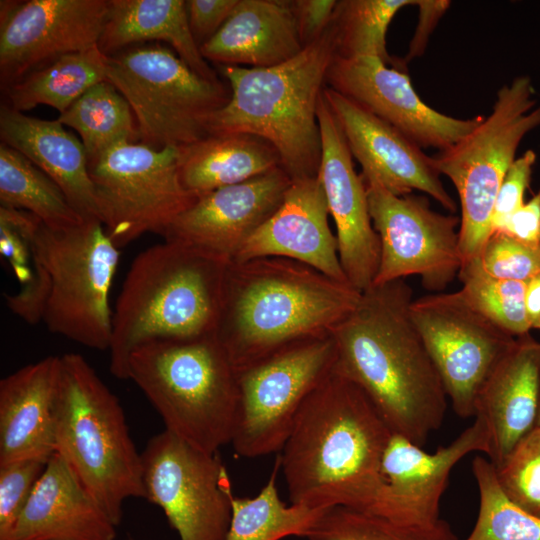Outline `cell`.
<instances>
[{
  "label": "cell",
  "instance_id": "603a6c76",
  "mask_svg": "<svg viewBox=\"0 0 540 540\" xmlns=\"http://www.w3.org/2000/svg\"><path fill=\"white\" fill-rule=\"evenodd\" d=\"M540 407V342L518 337L484 382L475 417L488 431V457L496 468L536 426Z\"/></svg>",
  "mask_w": 540,
  "mask_h": 540
},
{
  "label": "cell",
  "instance_id": "ffe728a7",
  "mask_svg": "<svg viewBox=\"0 0 540 540\" xmlns=\"http://www.w3.org/2000/svg\"><path fill=\"white\" fill-rule=\"evenodd\" d=\"M291 181L279 167L201 195L161 235L230 264L281 205Z\"/></svg>",
  "mask_w": 540,
  "mask_h": 540
},
{
  "label": "cell",
  "instance_id": "d4e9b609",
  "mask_svg": "<svg viewBox=\"0 0 540 540\" xmlns=\"http://www.w3.org/2000/svg\"><path fill=\"white\" fill-rule=\"evenodd\" d=\"M116 525L54 453L11 540H115Z\"/></svg>",
  "mask_w": 540,
  "mask_h": 540
},
{
  "label": "cell",
  "instance_id": "bcb514c9",
  "mask_svg": "<svg viewBox=\"0 0 540 540\" xmlns=\"http://www.w3.org/2000/svg\"><path fill=\"white\" fill-rule=\"evenodd\" d=\"M498 231L522 242L540 245V190Z\"/></svg>",
  "mask_w": 540,
  "mask_h": 540
},
{
  "label": "cell",
  "instance_id": "74e56055",
  "mask_svg": "<svg viewBox=\"0 0 540 540\" xmlns=\"http://www.w3.org/2000/svg\"><path fill=\"white\" fill-rule=\"evenodd\" d=\"M306 538L308 540H459L449 523L443 519L429 527L405 526L343 506L326 509Z\"/></svg>",
  "mask_w": 540,
  "mask_h": 540
},
{
  "label": "cell",
  "instance_id": "e0dca14e",
  "mask_svg": "<svg viewBox=\"0 0 540 540\" xmlns=\"http://www.w3.org/2000/svg\"><path fill=\"white\" fill-rule=\"evenodd\" d=\"M488 451V431L478 417L433 453L392 433L381 460V486L366 512L400 525L433 526L441 520L440 502L453 467L469 453Z\"/></svg>",
  "mask_w": 540,
  "mask_h": 540
},
{
  "label": "cell",
  "instance_id": "c3c4849f",
  "mask_svg": "<svg viewBox=\"0 0 540 540\" xmlns=\"http://www.w3.org/2000/svg\"><path fill=\"white\" fill-rule=\"evenodd\" d=\"M537 426H540V407H539V415H538Z\"/></svg>",
  "mask_w": 540,
  "mask_h": 540
},
{
  "label": "cell",
  "instance_id": "681fc988",
  "mask_svg": "<svg viewBox=\"0 0 540 540\" xmlns=\"http://www.w3.org/2000/svg\"><path fill=\"white\" fill-rule=\"evenodd\" d=\"M127 540H134L133 538L129 537Z\"/></svg>",
  "mask_w": 540,
  "mask_h": 540
},
{
  "label": "cell",
  "instance_id": "5b68a950",
  "mask_svg": "<svg viewBox=\"0 0 540 540\" xmlns=\"http://www.w3.org/2000/svg\"><path fill=\"white\" fill-rule=\"evenodd\" d=\"M228 265L166 240L140 252L113 311L112 375L128 379L129 356L146 342L215 334Z\"/></svg>",
  "mask_w": 540,
  "mask_h": 540
},
{
  "label": "cell",
  "instance_id": "f35d334b",
  "mask_svg": "<svg viewBox=\"0 0 540 540\" xmlns=\"http://www.w3.org/2000/svg\"><path fill=\"white\" fill-rule=\"evenodd\" d=\"M495 473L508 500L540 517V426L514 447Z\"/></svg>",
  "mask_w": 540,
  "mask_h": 540
},
{
  "label": "cell",
  "instance_id": "f1b7e54d",
  "mask_svg": "<svg viewBox=\"0 0 540 540\" xmlns=\"http://www.w3.org/2000/svg\"><path fill=\"white\" fill-rule=\"evenodd\" d=\"M178 150L180 181L187 191L197 196L281 167L274 147L250 134L208 135Z\"/></svg>",
  "mask_w": 540,
  "mask_h": 540
},
{
  "label": "cell",
  "instance_id": "83f0119b",
  "mask_svg": "<svg viewBox=\"0 0 540 540\" xmlns=\"http://www.w3.org/2000/svg\"><path fill=\"white\" fill-rule=\"evenodd\" d=\"M165 42L198 75L221 81L202 56L190 30L183 0H109L103 32L98 42L109 56L127 47Z\"/></svg>",
  "mask_w": 540,
  "mask_h": 540
},
{
  "label": "cell",
  "instance_id": "8992f818",
  "mask_svg": "<svg viewBox=\"0 0 540 540\" xmlns=\"http://www.w3.org/2000/svg\"><path fill=\"white\" fill-rule=\"evenodd\" d=\"M127 373L158 412L165 430L210 454L231 444L237 370L215 334L141 344L129 356Z\"/></svg>",
  "mask_w": 540,
  "mask_h": 540
},
{
  "label": "cell",
  "instance_id": "277c9868",
  "mask_svg": "<svg viewBox=\"0 0 540 540\" xmlns=\"http://www.w3.org/2000/svg\"><path fill=\"white\" fill-rule=\"evenodd\" d=\"M335 56L331 20L318 39L284 63L268 68L219 66L230 97L210 117L209 135L257 136L274 147L291 180L317 178L321 160L317 110Z\"/></svg>",
  "mask_w": 540,
  "mask_h": 540
},
{
  "label": "cell",
  "instance_id": "4fadbf2b",
  "mask_svg": "<svg viewBox=\"0 0 540 540\" xmlns=\"http://www.w3.org/2000/svg\"><path fill=\"white\" fill-rule=\"evenodd\" d=\"M145 499L160 507L180 540H225L233 491L217 453L200 451L171 432L141 453Z\"/></svg>",
  "mask_w": 540,
  "mask_h": 540
},
{
  "label": "cell",
  "instance_id": "7a4b0ae2",
  "mask_svg": "<svg viewBox=\"0 0 540 540\" xmlns=\"http://www.w3.org/2000/svg\"><path fill=\"white\" fill-rule=\"evenodd\" d=\"M391 435L364 392L333 368L305 401L277 454L290 503L368 511Z\"/></svg>",
  "mask_w": 540,
  "mask_h": 540
},
{
  "label": "cell",
  "instance_id": "6da1fadb",
  "mask_svg": "<svg viewBox=\"0 0 540 540\" xmlns=\"http://www.w3.org/2000/svg\"><path fill=\"white\" fill-rule=\"evenodd\" d=\"M405 279L373 284L334 328V369L355 383L392 433L423 447L447 408L441 377L409 312Z\"/></svg>",
  "mask_w": 540,
  "mask_h": 540
},
{
  "label": "cell",
  "instance_id": "ba28073f",
  "mask_svg": "<svg viewBox=\"0 0 540 540\" xmlns=\"http://www.w3.org/2000/svg\"><path fill=\"white\" fill-rule=\"evenodd\" d=\"M534 93L529 76L515 77L498 90L486 118L456 143L431 156L436 171L448 177L458 193L462 264L479 257L492 234L496 197L517 148L540 126V106H536Z\"/></svg>",
  "mask_w": 540,
  "mask_h": 540
},
{
  "label": "cell",
  "instance_id": "d590c367",
  "mask_svg": "<svg viewBox=\"0 0 540 540\" xmlns=\"http://www.w3.org/2000/svg\"><path fill=\"white\" fill-rule=\"evenodd\" d=\"M472 473L479 491V510L473 530L465 540H540V517L507 499L489 460L476 456Z\"/></svg>",
  "mask_w": 540,
  "mask_h": 540
},
{
  "label": "cell",
  "instance_id": "7c38bea8",
  "mask_svg": "<svg viewBox=\"0 0 540 540\" xmlns=\"http://www.w3.org/2000/svg\"><path fill=\"white\" fill-rule=\"evenodd\" d=\"M334 364L329 335L293 344L237 370L234 451L245 458L279 453L305 401Z\"/></svg>",
  "mask_w": 540,
  "mask_h": 540
},
{
  "label": "cell",
  "instance_id": "9a60e30c",
  "mask_svg": "<svg viewBox=\"0 0 540 540\" xmlns=\"http://www.w3.org/2000/svg\"><path fill=\"white\" fill-rule=\"evenodd\" d=\"M364 182L380 241V263L373 284L418 275L424 288L442 291L462 264L460 218L436 212L425 195L398 196L375 180Z\"/></svg>",
  "mask_w": 540,
  "mask_h": 540
},
{
  "label": "cell",
  "instance_id": "8fae6325",
  "mask_svg": "<svg viewBox=\"0 0 540 540\" xmlns=\"http://www.w3.org/2000/svg\"><path fill=\"white\" fill-rule=\"evenodd\" d=\"M178 154L173 146L126 143L88 164L99 221L118 248L161 235L199 197L180 181Z\"/></svg>",
  "mask_w": 540,
  "mask_h": 540
},
{
  "label": "cell",
  "instance_id": "8d00e7d4",
  "mask_svg": "<svg viewBox=\"0 0 540 540\" xmlns=\"http://www.w3.org/2000/svg\"><path fill=\"white\" fill-rule=\"evenodd\" d=\"M458 277L459 291L473 308L516 338L529 334L525 282L487 274L478 258L463 263Z\"/></svg>",
  "mask_w": 540,
  "mask_h": 540
},
{
  "label": "cell",
  "instance_id": "b9f144b4",
  "mask_svg": "<svg viewBox=\"0 0 540 540\" xmlns=\"http://www.w3.org/2000/svg\"><path fill=\"white\" fill-rule=\"evenodd\" d=\"M536 159V153L530 149L512 162L496 197L492 214V232L500 230L506 221L525 204L524 194L530 185Z\"/></svg>",
  "mask_w": 540,
  "mask_h": 540
},
{
  "label": "cell",
  "instance_id": "52a82bcc",
  "mask_svg": "<svg viewBox=\"0 0 540 540\" xmlns=\"http://www.w3.org/2000/svg\"><path fill=\"white\" fill-rule=\"evenodd\" d=\"M55 442V453L116 526L127 499L145 498L142 456L124 410L77 353L60 356Z\"/></svg>",
  "mask_w": 540,
  "mask_h": 540
},
{
  "label": "cell",
  "instance_id": "cb8c5ba5",
  "mask_svg": "<svg viewBox=\"0 0 540 540\" xmlns=\"http://www.w3.org/2000/svg\"><path fill=\"white\" fill-rule=\"evenodd\" d=\"M59 364L60 356H49L0 381V465L56 452Z\"/></svg>",
  "mask_w": 540,
  "mask_h": 540
},
{
  "label": "cell",
  "instance_id": "484cf974",
  "mask_svg": "<svg viewBox=\"0 0 540 540\" xmlns=\"http://www.w3.org/2000/svg\"><path fill=\"white\" fill-rule=\"evenodd\" d=\"M303 48L291 0H238L200 51L218 66L268 68L292 59Z\"/></svg>",
  "mask_w": 540,
  "mask_h": 540
},
{
  "label": "cell",
  "instance_id": "e575fe53",
  "mask_svg": "<svg viewBox=\"0 0 540 540\" xmlns=\"http://www.w3.org/2000/svg\"><path fill=\"white\" fill-rule=\"evenodd\" d=\"M415 0H341L333 15L336 56L376 57L405 70L404 60L392 58L386 48V33L395 14Z\"/></svg>",
  "mask_w": 540,
  "mask_h": 540
},
{
  "label": "cell",
  "instance_id": "ab89813d",
  "mask_svg": "<svg viewBox=\"0 0 540 540\" xmlns=\"http://www.w3.org/2000/svg\"><path fill=\"white\" fill-rule=\"evenodd\" d=\"M489 275L507 280L527 282L540 274V245L517 240L494 231L478 257Z\"/></svg>",
  "mask_w": 540,
  "mask_h": 540
},
{
  "label": "cell",
  "instance_id": "4dcf8cb0",
  "mask_svg": "<svg viewBox=\"0 0 540 540\" xmlns=\"http://www.w3.org/2000/svg\"><path fill=\"white\" fill-rule=\"evenodd\" d=\"M102 81H107V55L94 46L60 56L4 88L5 103L22 113L47 105L61 114Z\"/></svg>",
  "mask_w": 540,
  "mask_h": 540
},
{
  "label": "cell",
  "instance_id": "4316f807",
  "mask_svg": "<svg viewBox=\"0 0 540 540\" xmlns=\"http://www.w3.org/2000/svg\"><path fill=\"white\" fill-rule=\"evenodd\" d=\"M1 142L49 175L84 218L99 220L84 146L56 120H43L0 107Z\"/></svg>",
  "mask_w": 540,
  "mask_h": 540
},
{
  "label": "cell",
  "instance_id": "7bdbcfd3",
  "mask_svg": "<svg viewBox=\"0 0 540 540\" xmlns=\"http://www.w3.org/2000/svg\"><path fill=\"white\" fill-rule=\"evenodd\" d=\"M185 3L190 30L201 47L224 25L238 0H188Z\"/></svg>",
  "mask_w": 540,
  "mask_h": 540
},
{
  "label": "cell",
  "instance_id": "7402d4cb",
  "mask_svg": "<svg viewBox=\"0 0 540 540\" xmlns=\"http://www.w3.org/2000/svg\"><path fill=\"white\" fill-rule=\"evenodd\" d=\"M328 216L319 179L292 180L281 205L249 238L233 262L261 257L287 258L349 283Z\"/></svg>",
  "mask_w": 540,
  "mask_h": 540
},
{
  "label": "cell",
  "instance_id": "44dd1931",
  "mask_svg": "<svg viewBox=\"0 0 540 540\" xmlns=\"http://www.w3.org/2000/svg\"><path fill=\"white\" fill-rule=\"evenodd\" d=\"M322 93L361 165L364 180H375L398 196L421 191L450 213L456 211L431 156L421 147L332 88L325 86Z\"/></svg>",
  "mask_w": 540,
  "mask_h": 540
},
{
  "label": "cell",
  "instance_id": "ee69618b",
  "mask_svg": "<svg viewBox=\"0 0 540 540\" xmlns=\"http://www.w3.org/2000/svg\"><path fill=\"white\" fill-rule=\"evenodd\" d=\"M336 0H294L292 8L300 40L305 47L318 39L333 18Z\"/></svg>",
  "mask_w": 540,
  "mask_h": 540
},
{
  "label": "cell",
  "instance_id": "f546056e",
  "mask_svg": "<svg viewBox=\"0 0 540 540\" xmlns=\"http://www.w3.org/2000/svg\"><path fill=\"white\" fill-rule=\"evenodd\" d=\"M41 220L21 209L0 206V253L20 284L4 294L8 308L29 324L42 321L49 291V276L40 251Z\"/></svg>",
  "mask_w": 540,
  "mask_h": 540
},
{
  "label": "cell",
  "instance_id": "7dc6e473",
  "mask_svg": "<svg viewBox=\"0 0 540 540\" xmlns=\"http://www.w3.org/2000/svg\"><path fill=\"white\" fill-rule=\"evenodd\" d=\"M525 310L530 328L540 330V274L526 282Z\"/></svg>",
  "mask_w": 540,
  "mask_h": 540
},
{
  "label": "cell",
  "instance_id": "f6af8a7d",
  "mask_svg": "<svg viewBox=\"0 0 540 540\" xmlns=\"http://www.w3.org/2000/svg\"><path fill=\"white\" fill-rule=\"evenodd\" d=\"M450 3L449 0H415L419 16L407 56L403 59L406 64L424 54L431 34L450 7Z\"/></svg>",
  "mask_w": 540,
  "mask_h": 540
},
{
  "label": "cell",
  "instance_id": "ac0fdd59",
  "mask_svg": "<svg viewBox=\"0 0 540 540\" xmlns=\"http://www.w3.org/2000/svg\"><path fill=\"white\" fill-rule=\"evenodd\" d=\"M326 84L421 148L444 150L484 119L482 115L460 119L436 111L418 96L406 71L376 57L335 56Z\"/></svg>",
  "mask_w": 540,
  "mask_h": 540
},
{
  "label": "cell",
  "instance_id": "3957f363",
  "mask_svg": "<svg viewBox=\"0 0 540 540\" xmlns=\"http://www.w3.org/2000/svg\"><path fill=\"white\" fill-rule=\"evenodd\" d=\"M361 292L281 257L227 267L215 335L236 370L283 348L331 335Z\"/></svg>",
  "mask_w": 540,
  "mask_h": 540
},
{
  "label": "cell",
  "instance_id": "2e32d148",
  "mask_svg": "<svg viewBox=\"0 0 540 540\" xmlns=\"http://www.w3.org/2000/svg\"><path fill=\"white\" fill-rule=\"evenodd\" d=\"M108 9L109 0H2V89L60 56L98 46Z\"/></svg>",
  "mask_w": 540,
  "mask_h": 540
},
{
  "label": "cell",
  "instance_id": "5bb4252c",
  "mask_svg": "<svg viewBox=\"0 0 540 540\" xmlns=\"http://www.w3.org/2000/svg\"><path fill=\"white\" fill-rule=\"evenodd\" d=\"M409 312L454 412L475 417L480 389L517 338L473 308L460 291L412 300Z\"/></svg>",
  "mask_w": 540,
  "mask_h": 540
},
{
  "label": "cell",
  "instance_id": "d6a6232c",
  "mask_svg": "<svg viewBox=\"0 0 540 540\" xmlns=\"http://www.w3.org/2000/svg\"><path fill=\"white\" fill-rule=\"evenodd\" d=\"M0 206L25 210L52 229L69 228L86 220L49 175L2 142Z\"/></svg>",
  "mask_w": 540,
  "mask_h": 540
},
{
  "label": "cell",
  "instance_id": "836d02e7",
  "mask_svg": "<svg viewBox=\"0 0 540 540\" xmlns=\"http://www.w3.org/2000/svg\"><path fill=\"white\" fill-rule=\"evenodd\" d=\"M277 455L271 475L252 498L232 496V516L225 540H281L305 537L326 510L285 503L279 496Z\"/></svg>",
  "mask_w": 540,
  "mask_h": 540
},
{
  "label": "cell",
  "instance_id": "d6986e66",
  "mask_svg": "<svg viewBox=\"0 0 540 540\" xmlns=\"http://www.w3.org/2000/svg\"><path fill=\"white\" fill-rule=\"evenodd\" d=\"M321 160L317 178L336 227L339 260L355 289L373 285L380 263V241L369 213L366 185L357 174L343 131L321 94L318 110Z\"/></svg>",
  "mask_w": 540,
  "mask_h": 540
},
{
  "label": "cell",
  "instance_id": "9c48e42d",
  "mask_svg": "<svg viewBox=\"0 0 540 540\" xmlns=\"http://www.w3.org/2000/svg\"><path fill=\"white\" fill-rule=\"evenodd\" d=\"M107 81L128 101L139 143L154 149L179 148L208 136L210 117L230 97L228 86L201 77L159 42L107 56Z\"/></svg>",
  "mask_w": 540,
  "mask_h": 540
},
{
  "label": "cell",
  "instance_id": "30bf717a",
  "mask_svg": "<svg viewBox=\"0 0 540 540\" xmlns=\"http://www.w3.org/2000/svg\"><path fill=\"white\" fill-rule=\"evenodd\" d=\"M38 242L49 276L42 321L50 332L82 346L109 350L110 292L119 248L99 220L65 229L41 224Z\"/></svg>",
  "mask_w": 540,
  "mask_h": 540
},
{
  "label": "cell",
  "instance_id": "1f68e13d",
  "mask_svg": "<svg viewBox=\"0 0 540 540\" xmlns=\"http://www.w3.org/2000/svg\"><path fill=\"white\" fill-rule=\"evenodd\" d=\"M57 121L79 134L88 164L118 145L139 143L132 109L109 81L90 87Z\"/></svg>",
  "mask_w": 540,
  "mask_h": 540
},
{
  "label": "cell",
  "instance_id": "60d3db41",
  "mask_svg": "<svg viewBox=\"0 0 540 540\" xmlns=\"http://www.w3.org/2000/svg\"><path fill=\"white\" fill-rule=\"evenodd\" d=\"M48 461L27 459L0 465V540H11Z\"/></svg>",
  "mask_w": 540,
  "mask_h": 540
}]
</instances>
